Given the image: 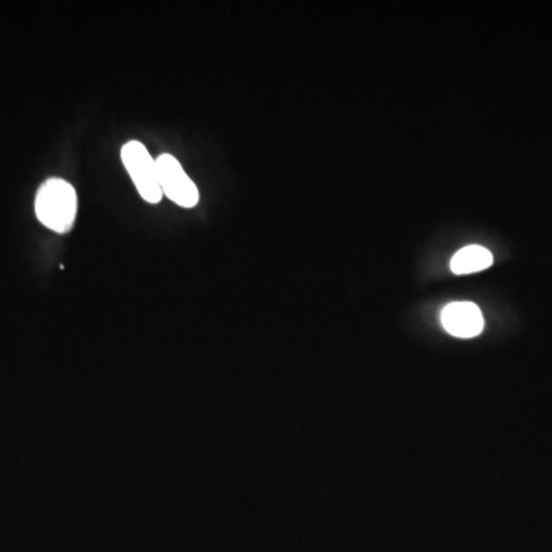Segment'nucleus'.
<instances>
[{
    "label": "nucleus",
    "instance_id": "f257e3e1",
    "mask_svg": "<svg viewBox=\"0 0 552 552\" xmlns=\"http://www.w3.org/2000/svg\"><path fill=\"white\" fill-rule=\"evenodd\" d=\"M35 215L51 231L70 232L77 215L76 189L62 178L46 180L35 196Z\"/></svg>",
    "mask_w": 552,
    "mask_h": 552
},
{
    "label": "nucleus",
    "instance_id": "f03ea898",
    "mask_svg": "<svg viewBox=\"0 0 552 552\" xmlns=\"http://www.w3.org/2000/svg\"><path fill=\"white\" fill-rule=\"evenodd\" d=\"M121 161L140 192L141 198L149 205L160 203L163 192L158 181V167L145 146L140 141H128L121 148Z\"/></svg>",
    "mask_w": 552,
    "mask_h": 552
},
{
    "label": "nucleus",
    "instance_id": "7ed1b4c3",
    "mask_svg": "<svg viewBox=\"0 0 552 552\" xmlns=\"http://www.w3.org/2000/svg\"><path fill=\"white\" fill-rule=\"evenodd\" d=\"M156 161L163 195L181 207L191 209L196 206L200 200L198 189L176 157H172L171 154H161Z\"/></svg>",
    "mask_w": 552,
    "mask_h": 552
},
{
    "label": "nucleus",
    "instance_id": "20e7f679",
    "mask_svg": "<svg viewBox=\"0 0 552 552\" xmlns=\"http://www.w3.org/2000/svg\"><path fill=\"white\" fill-rule=\"evenodd\" d=\"M483 324L482 311L472 302H452L442 311V326L452 337H477L483 330Z\"/></svg>",
    "mask_w": 552,
    "mask_h": 552
},
{
    "label": "nucleus",
    "instance_id": "39448f33",
    "mask_svg": "<svg viewBox=\"0 0 552 552\" xmlns=\"http://www.w3.org/2000/svg\"><path fill=\"white\" fill-rule=\"evenodd\" d=\"M494 258L491 252L482 246L463 247L452 256V271L456 275H468L491 267Z\"/></svg>",
    "mask_w": 552,
    "mask_h": 552
}]
</instances>
